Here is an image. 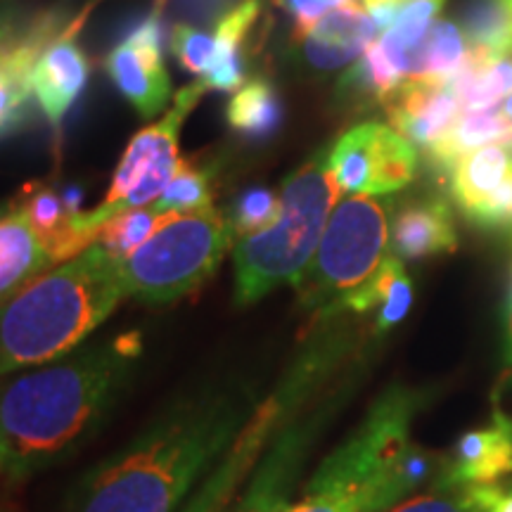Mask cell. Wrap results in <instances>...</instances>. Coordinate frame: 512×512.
I'll return each instance as SVG.
<instances>
[{
  "instance_id": "obj_1",
  "label": "cell",
  "mask_w": 512,
  "mask_h": 512,
  "mask_svg": "<svg viewBox=\"0 0 512 512\" xmlns=\"http://www.w3.org/2000/svg\"><path fill=\"white\" fill-rule=\"evenodd\" d=\"M126 344H95L17 377H0V444L17 482L81 441L126 384Z\"/></svg>"
},
{
  "instance_id": "obj_2",
  "label": "cell",
  "mask_w": 512,
  "mask_h": 512,
  "mask_svg": "<svg viewBox=\"0 0 512 512\" xmlns=\"http://www.w3.org/2000/svg\"><path fill=\"white\" fill-rule=\"evenodd\" d=\"M240 401H188L93 472L76 512H176L240 430Z\"/></svg>"
},
{
  "instance_id": "obj_3",
  "label": "cell",
  "mask_w": 512,
  "mask_h": 512,
  "mask_svg": "<svg viewBox=\"0 0 512 512\" xmlns=\"http://www.w3.org/2000/svg\"><path fill=\"white\" fill-rule=\"evenodd\" d=\"M121 297V261L100 245L38 275L0 304V377L72 354L112 316Z\"/></svg>"
},
{
  "instance_id": "obj_4",
  "label": "cell",
  "mask_w": 512,
  "mask_h": 512,
  "mask_svg": "<svg viewBox=\"0 0 512 512\" xmlns=\"http://www.w3.org/2000/svg\"><path fill=\"white\" fill-rule=\"evenodd\" d=\"M413 403L399 387L384 394L283 512H382L425 482L432 458L411 441Z\"/></svg>"
},
{
  "instance_id": "obj_5",
  "label": "cell",
  "mask_w": 512,
  "mask_h": 512,
  "mask_svg": "<svg viewBox=\"0 0 512 512\" xmlns=\"http://www.w3.org/2000/svg\"><path fill=\"white\" fill-rule=\"evenodd\" d=\"M337 197L339 188L325 155L313 157L287 178L278 221L235 240V302L247 306L275 287L297 285L316 254Z\"/></svg>"
},
{
  "instance_id": "obj_6",
  "label": "cell",
  "mask_w": 512,
  "mask_h": 512,
  "mask_svg": "<svg viewBox=\"0 0 512 512\" xmlns=\"http://www.w3.org/2000/svg\"><path fill=\"white\" fill-rule=\"evenodd\" d=\"M233 245L235 233L223 211L211 207L197 214H171L121 259L126 297L145 304L176 302L207 283Z\"/></svg>"
},
{
  "instance_id": "obj_7",
  "label": "cell",
  "mask_w": 512,
  "mask_h": 512,
  "mask_svg": "<svg viewBox=\"0 0 512 512\" xmlns=\"http://www.w3.org/2000/svg\"><path fill=\"white\" fill-rule=\"evenodd\" d=\"M387 209L370 195L337 202L309 268L297 280L304 306L337 309L344 297L373 278L387 259Z\"/></svg>"
},
{
  "instance_id": "obj_8",
  "label": "cell",
  "mask_w": 512,
  "mask_h": 512,
  "mask_svg": "<svg viewBox=\"0 0 512 512\" xmlns=\"http://www.w3.org/2000/svg\"><path fill=\"white\" fill-rule=\"evenodd\" d=\"M204 93H207V86L202 81L185 86L183 91H178L174 107L166 112L162 121L143 128L138 136H133L117 171H114L105 202L91 211L93 221L100 226V233L114 216L124 214L128 209L150 207L166 190L178 164H181V159H178V133H181L183 121L195 110Z\"/></svg>"
},
{
  "instance_id": "obj_9",
  "label": "cell",
  "mask_w": 512,
  "mask_h": 512,
  "mask_svg": "<svg viewBox=\"0 0 512 512\" xmlns=\"http://www.w3.org/2000/svg\"><path fill=\"white\" fill-rule=\"evenodd\" d=\"M418 155L394 128L366 121L337 140L328 155V169L339 192L349 195H389L415 178Z\"/></svg>"
},
{
  "instance_id": "obj_10",
  "label": "cell",
  "mask_w": 512,
  "mask_h": 512,
  "mask_svg": "<svg viewBox=\"0 0 512 512\" xmlns=\"http://www.w3.org/2000/svg\"><path fill=\"white\" fill-rule=\"evenodd\" d=\"M72 22L69 15L48 12L22 31L0 34V136L17 131L27 121L36 62Z\"/></svg>"
},
{
  "instance_id": "obj_11",
  "label": "cell",
  "mask_w": 512,
  "mask_h": 512,
  "mask_svg": "<svg viewBox=\"0 0 512 512\" xmlns=\"http://www.w3.org/2000/svg\"><path fill=\"white\" fill-rule=\"evenodd\" d=\"M389 121L413 147L425 155L437 147L460 119L458 93L451 83H432L408 79L384 100Z\"/></svg>"
},
{
  "instance_id": "obj_12",
  "label": "cell",
  "mask_w": 512,
  "mask_h": 512,
  "mask_svg": "<svg viewBox=\"0 0 512 512\" xmlns=\"http://www.w3.org/2000/svg\"><path fill=\"white\" fill-rule=\"evenodd\" d=\"M88 10L74 17V22L62 31V36L50 46L41 60L36 62L34 74H31V93L41 105L55 131H60L64 114L72 110L79 100L91 74L88 57L76 43V34L86 22Z\"/></svg>"
},
{
  "instance_id": "obj_13",
  "label": "cell",
  "mask_w": 512,
  "mask_h": 512,
  "mask_svg": "<svg viewBox=\"0 0 512 512\" xmlns=\"http://www.w3.org/2000/svg\"><path fill=\"white\" fill-rule=\"evenodd\" d=\"M15 204L27 214L53 264L74 259L100 238V228L91 219V211L74 214L50 183H31L22 190Z\"/></svg>"
},
{
  "instance_id": "obj_14",
  "label": "cell",
  "mask_w": 512,
  "mask_h": 512,
  "mask_svg": "<svg viewBox=\"0 0 512 512\" xmlns=\"http://www.w3.org/2000/svg\"><path fill=\"white\" fill-rule=\"evenodd\" d=\"M375 22L363 5L330 10L304 36L294 38L299 60L313 72H337L356 62L375 43Z\"/></svg>"
},
{
  "instance_id": "obj_15",
  "label": "cell",
  "mask_w": 512,
  "mask_h": 512,
  "mask_svg": "<svg viewBox=\"0 0 512 512\" xmlns=\"http://www.w3.org/2000/svg\"><path fill=\"white\" fill-rule=\"evenodd\" d=\"M512 472V420L503 413L460 437L439 486H484Z\"/></svg>"
},
{
  "instance_id": "obj_16",
  "label": "cell",
  "mask_w": 512,
  "mask_h": 512,
  "mask_svg": "<svg viewBox=\"0 0 512 512\" xmlns=\"http://www.w3.org/2000/svg\"><path fill=\"white\" fill-rule=\"evenodd\" d=\"M105 69L140 117H155L171 98V79L166 74L162 50L124 38L107 55Z\"/></svg>"
},
{
  "instance_id": "obj_17",
  "label": "cell",
  "mask_w": 512,
  "mask_h": 512,
  "mask_svg": "<svg viewBox=\"0 0 512 512\" xmlns=\"http://www.w3.org/2000/svg\"><path fill=\"white\" fill-rule=\"evenodd\" d=\"M53 259L43 247L27 214L12 202V209L0 219V304L15 297L38 275L50 271Z\"/></svg>"
},
{
  "instance_id": "obj_18",
  "label": "cell",
  "mask_w": 512,
  "mask_h": 512,
  "mask_svg": "<svg viewBox=\"0 0 512 512\" xmlns=\"http://www.w3.org/2000/svg\"><path fill=\"white\" fill-rule=\"evenodd\" d=\"M389 240L399 259H425V256L453 252L458 238L451 209L441 200L406 204L394 216Z\"/></svg>"
},
{
  "instance_id": "obj_19",
  "label": "cell",
  "mask_w": 512,
  "mask_h": 512,
  "mask_svg": "<svg viewBox=\"0 0 512 512\" xmlns=\"http://www.w3.org/2000/svg\"><path fill=\"white\" fill-rule=\"evenodd\" d=\"M261 17V0H245L228 17L216 24V55L209 72L204 74V86L214 91L238 93L247 79L245 43Z\"/></svg>"
},
{
  "instance_id": "obj_20",
  "label": "cell",
  "mask_w": 512,
  "mask_h": 512,
  "mask_svg": "<svg viewBox=\"0 0 512 512\" xmlns=\"http://www.w3.org/2000/svg\"><path fill=\"white\" fill-rule=\"evenodd\" d=\"M413 304V283L406 268L396 254H387L382 266L377 268L373 278L366 285L358 287L349 297L342 299L337 309H349L366 313L377 309V332L396 328L408 316Z\"/></svg>"
},
{
  "instance_id": "obj_21",
  "label": "cell",
  "mask_w": 512,
  "mask_h": 512,
  "mask_svg": "<svg viewBox=\"0 0 512 512\" xmlns=\"http://www.w3.org/2000/svg\"><path fill=\"white\" fill-rule=\"evenodd\" d=\"M472 55V46L456 22L434 24L418 48L406 60V79L448 83L460 74Z\"/></svg>"
},
{
  "instance_id": "obj_22",
  "label": "cell",
  "mask_w": 512,
  "mask_h": 512,
  "mask_svg": "<svg viewBox=\"0 0 512 512\" xmlns=\"http://www.w3.org/2000/svg\"><path fill=\"white\" fill-rule=\"evenodd\" d=\"M512 166V155L501 143L482 145L467 152L453 166V197L470 219L482 204L489 200L491 192L503 183Z\"/></svg>"
},
{
  "instance_id": "obj_23",
  "label": "cell",
  "mask_w": 512,
  "mask_h": 512,
  "mask_svg": "<svg viewBox=\"0 0 512 512\" xmlns=\"http://www.w3.org/2000/svg\"><path fill=\"white\" fill-rule=\"evenodd\" d=\"M226 119L228 126L242 138L266 140L275 136L283 124V102L271 83L256 79L233 95Z\"/></svg>"
},
{
  "instance_id": "obj_24",
  "label": "cell",
  "mask_w": 512,
  "mask_h": 512,
  "mask_svg": "<svg viewBox=\"0 0 512 512\" xmlns=\"http://www.w3.org/2000/svg\"><path fill=\"white\" fill-rule=\"evenodd\" d=\"M458 17L460 29L479 53L512 55V0H465Z\"/></svg>"
},
{
  "instance_id": "obj_25",
  "label": "cell",
  "mask_w": 512,
  "mask_h": 512,
  "mask_svg": "<svg viewBox=\"0 0 512 512\" xmlns=\"http://www.w3.org/2000/svg\"><path fill=\"white\" fill-rule=\"evenodd\" d=\"M214 166L202 164L200 159H181L174 178L152 207L162 214H197L211 209L214 204Z\"/></svg>"
},
{
  "instance_id": "obj_26",
  "label": "cell",
  "mask_w": 512,
  "mask_h": 512,
  "mask_svg": "<svg viewBox=\"0 0 512 512\" xmlns=\"http://www.w3.org/2000/svg\"><path fill=\"white\" fill-rule=\"evenodd\" d=\"M403 83L399 67L384 53L382 43H373L358 57L354 67L339 81V93L356 100L384 102Z\"/></svg>"
},
{
  "instance_id": "obj_27",
  "label": "cell",
  "mask_w": 512,
  "mask_h": 512,
  "mask_svg": "<svg viewBox=\"0 0 512 512\" xmlns=\"http://www.w3.org/2000/svg\"><path fill=\"white\" fill-rule=\"evenodd\" d=\"M171 214H162V211L150 207H138V209H128L124 214L114 216L105 223L102 228L100 238L95 245L105 247L114 259H126L133 249H138L143 242L150 238L155 230L162 226V223L169 219Z\"/></svg>"
},
{
  "instance_id": "obj_28",
  "label": "cell",
  "mask_w": 512,
  "mask_h": 512,
  "mask_svg": "<svg viewBox=\"0 0 512 512\" xmlns=\"http://www.w3.org/2000/svg\"><path fill=\"white\" fill-rule=\"evenodd\" d=\"M439 494L418 496L394 512H486L501 494L496 486H439Z\"/></svg>"
},
{
  "instance_id": "obj_29",
  "label": "cell",
  "mask_w": 512,
  "mask_h": 512,
  "mask_svg": "<svg viewBox=\"0 0 512 512\" xmlns=\"http://www.w3.org/2000/svg\"><path fill=\"white\" fill-rule=\"evenodd\" d=\"M280 216V197L268 188H252L238 195L233 207L228 211L230 228L235 238L259 233L278 221Z\"/></svg>"
},
{
  "instance_id": "obj_30",
  "label": "cell",
  "mask_w": 512,
  "mask_h": 512,
  "mask_svg": "<svg viewBox=\"0 0 512 512\" xmlns=\"http://www.w3.org/2000/svg\"><path fill=\"white\" fill-rule=\"evenodd\" d=\"M245 0H157V10L162 12L164 19H174L176 24H188V27H214L221 22L223 17H228L230 12Z\"/></svg>"
},
{
  "instance_id": "obj_31",
  "label": "cell",
  "mask_w": 512,
  "mask_h": 512,
  "mask_svg": "<svg viewBox=\"0 0 512 512\" xmlns=\"http://www.w3.org/2000/svg\"><path fill=\"white\" fill-rule=\"evenodd\" d=\"M171 53L176 55L178 64L188 69L190 74L204 76L209 72L211 62H214L216 38L204 29L176 24L174 34H171Z\"/></svg>"
},
{
  "instance_id": "obj_32",
  "label": "cell",
  "mask_w": 512,
  "mask_h": 512,
  "mask_svg": "<svg viewBox=\"0 0 512 512\" xmlns=\"http://www.w3.org/2000/svg\"><path fill=\"white\" fill-rule=\"evenodd\" d=\"M484 228H508L512 226V166L503 183L491 192V197L470 216Z\"/></svg>"
},
{
  "instance_id": "obj_33",
  "label": "cell",
  "mask_w": 512,
  "mask_h": 512,
  "mask_svg": "<svg viewBox=\"0 0 512 512\" xmlns=\"http://www.w3.org/2000/svg\"><path fill=\"white\" fill-rule=\"evenodd\" d=\"M278 5L283 8L294 22V38L304 36L306 31H311L320 22V17L328 15L323 0H278Z\"/></svg>"
},
{
  "instance_id": "obj_34",
  "label": "cell",
  "mask_w": 512,
  "mask_h": 512,
  "mask_svg": "<svg viewBox=\"0 0 512 512\" xmlns=\"http://www.w3.org/2000/svg\"><path fill=\"white\" fill-rule=\"evenodd\" d=\"M15 484H17V477L8 463V456H5L3 444H0V510H3V505L12 494V489H15Z\"/></svg>"
},
{
  "instance_id": "obj_35",
  "label": "cell",
  "mask_w": 512,
  "mask_h": 512,
  "mask_svg": "<svg viewBox=\"0 0 512 512\" xmlns=\"http://www.w3.org/2000/svg\"><path fill=\"white\" fill-rule=\"evenodd\" d=\"M325 8L337 10V8H351V5H361V0H323Z\"/></svg>"
},
{
  "instance_id": "obj_36",
  "label": "cell",
  "mask_w": 512,
  "mask_h": 512,
  "mask_svg": "<svg viewBox=\"0 0 512 512\" xmlns=\"http://www.w3.org/2000/svg\"><path fill=\"white\" fill-rule=\"evenodd\" d=\"M501 112H503V117L508 119L510 124H512V93H510V98L503 102V110H501Z\"/></svg>"
},
{
  "instance_id": "obj_37",
  "label": "cell",
  "mask_w": 512,
  "mask_h": 512,
  "mask_svg": "<svg viewBox=\"0 0 512 512\" xmlns=\"http://www.w3.org/2000/svg\"><path fill=\"white\" fill-rule=\"evenodd\" d=\"M10 209H12V202H3V204H0V219H3V216L8 214Z\"/></svg>"
},
{
  "instance_id": "obj_38",
  "label": "cell",
  "mask_w": 512,
  "mask_h": 512,
  "mask_svg": "<svg viewBox=\"0 0 512 512\" xmlns=\"http://www.w3.org/2000/svg\"><path fill=\"white\" fill-rule=\"evenodd\" d=\"M510 335H512V316H510Z\"/></svg>"
},
{
  "instance_id": "obj_39",
  "label": "cell",
  "mask_w": 512,
  "mask_h": 512,
  "mask_svg": "<svg viewBox=\"0 0 512 512\" xmlns=\"http://www.w3.org/2000/svg\"><path fill=\"white\" fill-rule=\"evenodd\" d=\"M0 34H3V29H0Z\"/></svg>"
}]
</instances>
